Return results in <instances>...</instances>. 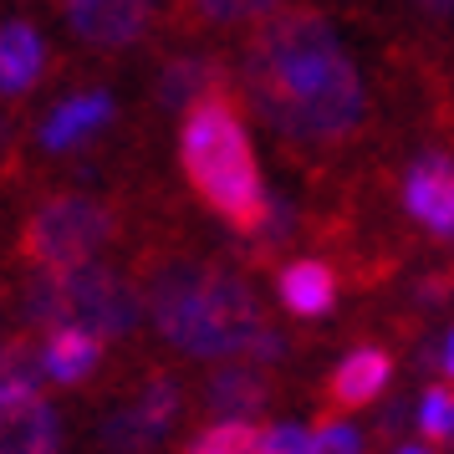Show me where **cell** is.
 Returning a JSON list of instances; mask_svg holds the SVG:
<instances>
[{"mask_svg":"<svg viewBox=\"0 0 454 454\" xmlns=\"http://www.w3.org/2000/svg\"><path fill=\"white\" fill-rule=\"evenodd\" d=\"M148 317L189 357H281V337L240 270L168 261L148 281Z\"/></svg>","mask_w":454,"mask_h":454,"instance_id":"7a4b0ae2","label":"cell"},{"mask_svg":"<svg viewBox=\"0 0 454 454\" xmlns=\"http://www.w3.org/2000/svg\"><path fill=\"white\" fill-rule=\"evenodd\" d=\"M281 11V0H179L189 26H261Z\"/></svg>","mask_w":454,"mask_h":454,"instance_id":"e0dca14e","label":"cell"},{"mask_svg":"<svg viewBox=\"0 0 454 454\" xmlns=\"http://www.w3.org/2000/svg\"><path fill=\"white\" fill-rule=\"evenodd\" d=\"M36 378H42V352L31 342H5L0 348V388H11V383L36 388Z\"/></svg>","mask_w":454,"mask_h":454,"instance_id":"d6986e66","label":"cell"},{"mask_svg":"<svg viewBox=\"0 0 454 454\" xmlns=\"http://www.w3.org/2000/svg\"><path fill=\"white\" fill-rule=\"evenodd\" d=\"M5 159H11V123L0 118V164H5Z\"/></svg>","mask_w":454,"mask_h":454,"instance_id":"cb8c5ba5","label":"cell"},{"mask_svg":"<svg viewBox=\"0 0 454 454\" xmlns=\"http://www.w3.org/2000/svg\"><path fill=\"white\" fill-rule=\"evenodd\" d=\"M419 424H424L429 439H450V434H454V388H429V393H424Z\"/></svg>","mask_w":454,"mask_h":454,"instance_id":"44dd1931","label":"cell"},{"mask_svg":"<svg viewBox=\"0 0 454 454\" xmlns=\"http://www.w3.org/2000/svg\"><path fill=\"white\" fill-rule=\"evenodd\" d=\"M281 301L296 317H322V311H332V301H337V276H332V266H322V261H291L281 270Z\"/></svg>","mask_w":454,"mask_h":454,"instance_id":"9a60e30c","label":"cell"},{"mask_svg":"<svg viewBox=\"0 0 454 454\" xmlns=\"http://www.w3.org/2000/svg\"><path fill=\"white\" fill-rule=\"evenodd\" d=\"M174 413H179V388L159 378V383L138 388V398H128L123 409L107 419V444L118 454L153 450V444L164 439V429L174 424Z\"/></svg>","mask_w":454,"mask_h":454,"instance_id":"ba28073f","label":"cell"},{"mask_svg":"<svg viewBox=\"0 0 454 454\" xmlns=\"http://www.w3.org/2000/svg\"><path fill=\"white\" fill-rule=\"evenodd\" d=\"M62 419L36 388H0V454H57Z\"/></svg>","mask_w":454,"mask_h":454,"instance_id":"52a82bcc","label":"cell"},{"mask_svg":"<svg viewBox=\"0 0 454 454\" xmlns=\"http://www.w3.org/2000/svg\"><path fill=\"white\" fill-rule=\"evenodd\" d=\"M148 296L118 266L87 261L77 270H36L26 291V317L36 327H87L98 337H123L138 327Z\"/></svg>","mask_w":454,"mask_h":454,"instance_id":"277c9868","label":"cell"},{"mask_svg":"<svg viewBox=\"0 0 454 454\" xmlns=\"http://www.w3.org/2000/svg\"><path fill=\"white\" fill-rule=\"evenodd\" d=\"M261 454H307V429H296V424L261 429Z\"/></svg>","mask_w":454,"mask_h":454,"instance_id":"7402d4cb","label":"cell"},{"mask_svg":"<svg viewBox=\"0 0 454 454\" xmlns=\"http://www.w3.org/2000/svg\"><path fill=\"white\" fill-rule=\"evenodd\" d=\"M246 92L286 144L332 148L368 123V92L317 11H276L246 46Z\"/></svg>","mask_w":454,"mask_h":454,"instance_id":"6da1fadb","label":"cell"},{"mask_svg":"<svg viewBox=\"0 0 454 454\" xmlns=\"http://www.w3.org/2000/svg\"><path fill=\"white\" fill-rule=\"evenodd\" d=\"M107 118H113V98H103V92H82V98L62 103L51 118H46L42 144L51 148V153H57V148H77L82 138H92Z\"/></svg>","mask_w":454,"mask_h":454,"instance_id":"4fadbf2b","label":"cell"},{"mask_svg":"<svg viewBox=\"0 0 454 454\" xmlns=\"http://www.w3.org/2000/svg\"><path fill=\"white\" fill-rule=\"evenodd\" d=\"M118 235V215L107 200H92V194H57L46 200L21 230V255L26 266L36 270H77L87 261H98V250L113 246Z\"/></svg>","mask_w":454,"mask_h":454,"instance_id":"5b68a950","label":"cell"},{"mask_svg":"<svg viewBox=\"0 0 454 454\" xmlns=\"http://www.w3.org/2000/svg\"><path fill=\"white\" fill-rule=\"evenodd\" d=\"M159 0H62L67 26L82 36L87 46L103 51H123L153 26Z\"/></svg>","mask_w":454,"mask_h":454,"instance_id":"8992f818","label":"cell"},{"mask_svg":"<svg viewBox=\"0 0 454 454\" xmlns=\"http://www.w3.org/2000/svg\"><path fill=\"white\" fill-rule=\"evenodd\" d=\"M403 454H424V450H403Z\"/></svg>","mask_w":454,"mask_h":454,"instance_id":"484cf974","label":"cell"},{"mask_svg":"<svg viewBox=\"0 0 454 454\" xmlns=\"http://www.w3.org/2000/svg\"><path fill=\"white\" fill-rule=\"evenodd\" d=\"M205 398H209V409L225 413V419H250L255 409H266L270 383L255 368H220L205 383Z\"/></svg>","mask_w":454,"mask_h":454,"instance_id":"2e32d148","label":"cell"},{"mask_svg":"<svg viewBox=\"0 0 454 454\" xmlns=\"http://www.w3.org/2000/svg\"><path fill=\"white\" fill-rule=\"evenodd\" d=\"M403 205L413 220H424L434 235H454V159L429 153L409 168V189H403Z\"/></svg>","mask_w":454,"mask_h":454,"instance_id":"9c48e42d","label":"cell"},{"mask_svg":"<svg viewBox=\"0 0 454 454\" xmlns=\"http://www.w3.org/2000/svg\"><path fill=\"white\" fill-rule=\"evenodd\" d=\"M189 454H261V429L250 419H220L189 444Z\"/></svg>","mask_w":454,"mask_h":454,"instance_id":"ac0fdd59","label":"cell"},{"mask_svg":"<svg viewBox=\"0 0 454 454\" xmlns=\"http://www.w3.org/2000/svg\"><path fill=\"white\" fill-rule=\"evenodd\" d=\"M46 72V46L26 21L0 26V98H26Z\"/></svg>","mask_w":454,"mask_h":454,"instance_id":"30bf717a","label":"cell"},{"mask_svg":"<svg viewBox=\"0 0 454 454\" xmlns=\"http://www.w3.org/2000/svg\"><path fill=\"white\" fill-rule=\"evenodd\" d=\"M98 368V332L87 327H51L42 342V372L57 383H82Z\"/></svg>","mask_w":454,"mask_h":454,"instance_id":"7c38bea8","label":"cell"},{"mask_svg":"<svg viewBox=\"0 0 454 454\" xmlns=\"http://www.w3.org/2000/svg\"><path fill=\"white\" fill-rule=\"evenodd\" d=\"M424 16H439V21H454V0H413Z\"/></svg>","mask_w":454,"mask_h":454,"instance_id":"603a6c76","label":"cell"},{"mask_svg":"<svg viewBox=\"0 0 454 454\" xmlns=\"http://www.w3.org/2000/svg\"><path fill=\"white\" fill-rule=\"evenodd\" d=\"M179 164L194 194L205 200L230 230L261 235L270 220V194L261 184V168L250 153L246 118L230 92H209L184 113L179 128Z\"/></svg>","mask_w":454,"mask_h":454,"instance_id":"3957f363","label":"cell"},{"mask_svg":"<svg viewBox=\"0 0 454 454\" xmlns=\"http://www.w3.org/2000/svg\"><path fill=\"white\" fill-rule=\"evenodd\" d=\"M444 372L454 378V332H450V342H444Z\"/></svg>","mask_w":454,"mask_h":454,"instance_id":"d4e9b609","label":"cell"},{"mask_svg":"<svg viewBox=\"0 0 454 454\" xmlns=\"http://www.w3.org/2000/svg\"><path fill=\"white\" fill-rule=\"evenodd\" d=\"M393 378V363L383 348H357L342 363V368L327 378V398L337 403V409H363V403H372L378 393L388 388Z\"/></svg>","mask_w":454,"mask_h":454,"instance_id":"8fae6325","label":"cell"},{"mask_svg":"<svg viewBox=\"0 0 454 454\" xmlns=\"http://www.w3.org/2000/svg\"><path fill=\"white\" fill-rule=\"evenodd\" d=\"M307 454H363V439H357L352 424L327 419V424H317V429L307 434Z\"/></svg>","mask_w":454,"mask_h":454,"instance_id":"ffe728a7","label":"cell"},{"mask_svg":"<svg viewBox=\"0 0 454 454\" xmlns=\"http://www.w3.org/2000/svg\"><path fill=\"white\" fill-rule=\"evenodd\" d=\"M209 92H225V72L215 57H184V62H168L159 77V103L164 107H194Z\"/></svg>","mask_w":454,"mask_h":454,"instance_id":"5bb4252c","label":"cell"}]
</instances>
